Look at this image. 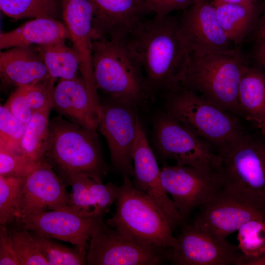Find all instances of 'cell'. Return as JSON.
Wrapping results in <instances>:
<instances>
[{"label": "cell", "instance_id": "obj_8", "mask_svg": "<svg viewBox=\"0 0 265 265\" xmlns=\"http://www.w3.org/2000/svg\"><path fill=\"white\" fill-rule=\"evenodd\" d=\"M154 135L156 147L163 158L174 160L178 165L217 170L219 156L215 149L168 113L157 118Z\"/></svg>", "mask_w": 265, "mask_h": 265}, {"label": "cell", "instance_id": "obj_18", "mask_svg": "<svg viewBox=\"0 0 265 265\" xmlns=\"http://www.w3.org/2000/svg\"><path fill=\"white\" fill-rule=\"evenodd\" d=\"M178 18L181 34L191 52L237 47L232 45L221 27L212 0H195Z\"/></svg>", "mask_w": 265, "mask_h": 265}, {"label": "cell", "instance_id": "obj_22", "mask_svg": "<svg viewBox=\"0 0 265 265\" xmlns=\"http://www.w3.org/2000/svg\"><path fill=\"white\" fill-rule=\"evenodd\" d=\"M70 39L64 23L60 20L35 18L18 27L0 34V49L32 45H47L61 40Z\"/></svg>", "mask_w": 265, "mask_h": 265}, {"label": "cell", "instance_id": "obj_15", "mask_svg": "<svg viewBox=\"0 0 265 265\" xmlns=\"http://www.w3.org/2000/svg\"><path fill=\"white\" fill-rule=\"evenodd\" d=\"M132 159L134 187L154 203L174 230L182 224L181 218L173 201L162 186L160 169L143 130L137 132Z\"/></svg>", "mask_w": 265, "mask_h": 265}, {"label": "cell", "instance_id": "obj_36", "mask_svg": "<svg viewBox=\"0 0 265 265\" xmlns=\"http://www.w3.org/2000/svg\"><path fill=\"white\" fill-rule=\"evenodd\" d=\"M155 17L164 18L178 10H186L195 0H143Z\"/></svg>", "mask_w": 265, "mask_h": 265}, {"label": "cell", "instance_id": "obj_16", "mask_svg": "<svg viewBox=\"0 0 265 265\" xmlns=\"http://www.w3.org/2000/svg\"><path fill=\"white\" fill-rule=\"evenodd\" d=\"M65 186L43 158L26 177L16 220L45 211L66 209L70 193Z\"/></svg>", "mask_w": 265, "mask_h": 265}, {"label": "cell", "instance_id": "obj_28", "mask_svg": "<svg viewBox=\"0 0 265 265\" xmlns=\"http://www.w3.org/2000/svg\"><path fill=\"white\" fill-rule=\"evenodd\" d=\"M26 177L0 175V223L6 226L16 220Z\"/></svg>", "mask_w": 265, "mask_h": 265}, {"label": "cell", "instance_id": "obj_40", "mask_svg": "<svg viewBox=\"0 0 265 265\" xmlns=\"http://www.w3.org/2000/svg\"><path fill=\"white\" fill-rule=\"evenodd\" d=\"M255 33L258 42L265 40V11L258 22Z\"/></svg>", "mask_w": 265, "mask_h": 265}, {"label": "cell", "instance_id": "obj_44", "mask_svg": "<svg viewBox=\"0 0 265 265\" xmlns=\"http://www.w3.org/2000/svg\"><path fill=\"white\" fill-rule=\"evenodd\" d=\"M258 62L264 67H265V59L260 58L257 59Z\"/></svg>", "mask_w": 265, "mask_h": 265}, {"label": "cell", "instance_id": "obj_7", "mask_svg": "<svg viewBox=\"0 0 265 265\" xmlns=\"http://www.w3.org/2000/svg\"><path fill=\"white\" fill-rule=\"evenodd\" d=\"M217 152L222 189L265 208V144L245 134Z\"/></svg>", "mask_w": 265, "mask_h": 265}, {"label": "cell", "instance_id": "obj_26", "mask_svg": "<svg viewBox=\"0 0 265 265\" xmlns=\"http://www.w3.org/2000/svg\"><path fill=\"white\" fill-rule=\"evenodd\" d=\"M52 106L34 112L26 125L18 152L35 162L43 157L49 134L50 111Z\"/></svg>", "mask_w": 265, "mask_h": 265}, {"label": "cell", "instance_id": "obj_39", "mask_svg": "<svg viewBox=\"0 0 265 265\" xmlns=\"http://www.w3.org/2000/svg\"><path fill=\"white\" fill-rule=\"evenodd\" d=\"M238 265H265V252L256 256L242 254Z\"/></svg>", "mask_w": 265, "mask_h": 265}, {"label": "cell", "instance_id": "obj_5", "mask_svg": "<svg viewBox=\"0 0 265 265\" xmlns=\"http://www.w3.org/2000/svg\"><path fill=\"white\" fill-rule=\"evenodd\" d=\"M167 92V113L216 151L245 134L234 116L195 92L177 87Z\"/></svg>", "mask_w": 265, "mask_h": 265}, {"label": "cell", "instance_id": "obj_2", "mask_svg": "<svg viewBox=\"0 0 265 265\" xmlns=\"http://www.w3.org/2000/svg\"><path fill=\"white\" fill-rule=\"evenodd\" d=\"M247 65L240 47L222 51H192L176 87L191 90L225 111L240 115L238 90Z\"/></svg>", "mask_w": 265, "mask_h": 265}, {"label": "cell", "instance_id": "obj_11", "mask_svg": "<svg viewBox=\"0 0 265 265\" xmlns=\"http://www.w3.org/2000/svg\"><path fill=\"white\" fill-rule=\"evenodd\" d=\"M135 107L111 98L101 105L98 127L107 143L114 166L129 176L133 175L132 152L140 122Z\"/></svg>", "mask_w": 265, "mask_h": 265}, {"label": "cell", "instance_id": "obj_27", "mask_svg": "<svg viewBox=\"0 0 265 265\" xmlns=\"http://www.w3.org/2000/svg\"><path fill=\"white\" fill-rule=\"evenodd\" d=\"M1 11L18 20L47 18L59 20L62 18L61 0H0Z\"/></svg>", "mask_w": 265, "mask_h": 265}, {"label": "cell", "instance_id": "obj_32", "mask_svg": "<svg viewBox=\"0 0 265 265\" xmlns=\"http://www.w3.org/2000/svg\"><path fill=\"white\" fill-rule=\"evenodd\" d=\"M9 231L20 265H48L31 232L23 228Z\"/></svg>", "mask_w": 265, "mask_h": 265}, {"label": "cell", "instance_id": "obj_4", "mask_svg": "<svg viewBox=\"0 0 265 265\" xmlns=\"http://www.w3.org/2000/svg\"><path fill=\"white\" fill-rule=\"evenodd\" d=\"M43 158L64 183L75 175L85 174L102 180L106 174L97 132L60 116L49 121Z\"/></svg>", "mask_w": 265, "mask_h": 265}, {"label": "cell", "instance_id": "obj_43", "mask_svg": "<svg viewBox=\"0 0 265 265\" xmlns=\"http://www.w3.org/2000/svg\"><path fill=\"white\" fill-rule=\"evenodd\" d=\"M257 126L261 131L265 135V120L260 124L257 125Z\"/></svg>", "mask_w": 265, "mask_h": 265}, {"label": "cell", "instance_id": "obj_41", "mask_svg": "<svg viewBox=\"0 0 265 265\" xmlns=\"http://www.w3.org/2000/svg\"><path fill=\"white\" fill-rule=\"evenodd\" d=\"M255 54L257 59H265V40L258 42Z\"/></svg>", "mask_w": 265, "mask_h": 265}, {"label": "cell", "instance_id": "obj_21", "mask_svg": "<svg viewBox=\"0 0 265 265\" xmlns=\"http://www.w3.org/2000/svg\"><path fill=\"white\" fill-rule=\"evenodd\" d=\"M0 77L5 86H31L51 76L35 46L16 47L0 53Z\"/></svg>", "mask_w": 265, "mask_h": 265}, {"label": "cell", "instance_id": "obj_20", "mask_svg": "<svg viewBox=\"0 0 265 265\" xmlns=\"http://www.w3.org/2000/svg\"><path fill=\"white\" fill-rule=\"evenodd\" d=\"M52 109L76 124L97 132L100 116L94 107L82 76L60 80L53 88Z\"/></svg>", "mask_w": 265, "mask_h": 265}, {"label": "cell", "instance_id": "obj_30", "mask_svg": "<svg viewBox=\"0 0 265 265\" xmlns=\"http://www.w3.org/2000/svg\"><path fill=\"white\" fill-rule=\"evenodd\" d=\"M238 231V246L243 255L256 256L265 252V220H250Z\"/></svg>", "mask_w": 265, "mask_h": 265}, {"label": "cell", "instance_id": "obj_6", "mask_svg": "<svg viewBox=\"0 0 265 265\" xmlns=\"http://www.w3.org/2000/svg\"><path fill=\"white\" fill-rule=\"evenodd\" d=\"M115 202V211L107 225L153 248L165 250L177 245V239L163 215L134 187L128 175L119 186Z\"/></svg>", "mask_w": 265, "mask_h": 265}, {"label": "cell", "instance_id": "obj_35", "mask_svg": "<svg viewBox=\"0 0 265 265\" xmlns=\"http://www.w3.org/2000/svg\"><path fill=\"white\" fill-rule=\"evenodd\" d=\"M89 187L94 204L95 212L98 215H103L115 202L119 186L112 183L104 185L101 180L91 177Z\"/></svg>", "mask_w": 265, "mask_h": 265}, {"label": "cell", "instance_id": "obj_45", "mask_svg": "<svg viewBox=\"0 0 265 265\" xmlns=\"http://www.w3.org/2000/svg\"><path fill=\"white\" fill-rule=\"evenodd\" d=\"M264 4H265V0H264Z\"/></svg>", "mask_w": 265, "mask_h": 265}, {"label": "cell", "instance_id": "obj_23", "mask_svg": "<svg viewBox=\"0 0 265 265\" xmlns=\"http://www.w3.org/2000/svg\"><path fill=\"white\" fill-rule=\"evenodd\" d=\"M240 115L258 125L265 120V73L247 65L238 90Z\"/></svg>", "mask_w": 265, "mask_h": 265}, {"label": "cell", "instance_id": "obj_9", "mask_svg": "<svg viewBox=\"0 0 265 265\" xmlns=\"http://www.w3.org/2000/svg\"><path fill=\"white\" fill-rule=\"evenodd\" d=\"M87 262L90 265H157L164 250L146 245L101 220L89 240Z\"/></svg>", "mask_w": 265, "mask_h": 265}, {"label": "cell", "instance_id": "obj_13", "mask_svg": "<svg viewBox=\"0 0 265 265\" xmlns=\"http://www.w3.org/2000/svg\"><path fill=\"white\" fill-rule=\"evenodd\" d=\"M177 245L168 254L176 265H238L242 255L238 246L220 240L193 224L185 225Z\"/></svg>", "mask_w": 265, "mask_h": 265}, {"label": "cell", "instance_id": "obj_3", "mask_svg": "<svg viewBox=\"0 0 265 265\" xmlns=\"http://www.w3.org/2000/svg\"><path fill=\"white\" fill-rule=\"evenodd\" d=\"M92 64L97 89L134 106L153 93L137 55L126 40H92Z\"/></svg>", "mask_w": 265, "mask_h": 265}, {"label": "cell", "instance_id": "obj_38", "mask_svg": "<svg viewBox=\"0 0 265 265\" xmlns=\"http://www.w3.org/2000/svg\"><path fill=\"white\" fill-rule=\"evenodd\" d=\"M0 265H20L6 226L0 225Z\"/></svg>", "mask_w": 265, "mask_h": 265}, {"label": "cell", "instance_id": "obj_14", "mask_svg": "<svg viewBox=\"0 0 265 265\" xmlns=\"http://www.w3.org/2000/svg\"><path fill=\"white\" fill-rule=\"evenodd\" d=\"M103 216H87L67 209L45 211L19 218L22 228L52 239L69 242L87 254V241Z\"/></svg>", "mask_w": 265, "mask_h": 265}, {"label": "cell", "instance_id": "obj_34", "mask_svg": "<svg viewBox=\"0 0 265 265\" xmlns=\"http://www.w3.org/2000/svg\"><path fill=\"white\" fill-rule=\"evenodd\" d=\"M37 162L0 147V175L26 177Z\"/></svg>", "mask_w": 265, "mask_h": 265}, {"label": "cell", "instance_id": "obj_24", "mask_svg": "<svg viewBox=\"0 0 265 265\" xmlns=\"http://www.w3.org/2000/svg\"><path fill=\"white\" fill-rule=\"evenodd\" d=\"M217 17L227 38L235 46H241L252 29L257 15L256 3L214 2Z\"/></svg>", "mask_w": 265, "mask_h": 265}, {"label": "cell", "instance_id": "obj_17", "mask_svg": "<svg viewBox=\"0 0 265 265\" xmlns=\"http://www.w3.org/2000/svg\"><path fill=\"white\" fill-rule=\"evenodd\" d=\"M62 18L80 59V70L90 99L98 113L99 102L92 64L93 7L89 0H61Z\"/></svg>", "mask_w": 265, "mask_h": 265}, {"label": "cell", "instance_id": "obj_33", "mask_svg": "<svg viewBox=\"0 0 265 265\" xmlns=\"http://www.w3.org/2000/svg\"><path fill=\"white\" fill-rule=\"evenodd\" d=\"M26 125L4 106H0V147L18 151Z\"/></svg>", "mask_w": 265, "mask_h": 265}, {"label": "cell", "instance_id": "obj_19", "mask_svg": "<svg viewBox=\"0 0 265 265\" xmlns=\"http://www.w3.org/2000/svg\"><path fill=\"white\" fill-rule=\"evenodd\" d=\"M93 7L92 40L127 39L151 13L143 0H89Z\"/></svg>", "mask_w": 265, "mask_h": 265}, {"label": "cell", "instance_id": "obj_29", "mask_svg": "<svg viewBox=\"0 0 265 265\" xmlns=\"http://www.w3.org/2000/svg\"><path fill=\"white\" fill-rule=\"evenodd\" d=\"M32 233L48 265H82L87 263V254L77 247H69L52 238Z\"/></svg>", "mask_w": 265, "mask_h": 265}, {"label": "cell", "instance_id": "obj_10", "mask_svg": "<svg viewBox=\"0 0 265 265\" xmlns=\"http://www.w3.org/2000/svg\"><path fill=\"white\" fill-rule=\"evenodd\" d=\"M160 180L166 192L171 196L184 223L193 210L219 191L222 179L218 170H204L175 164L160 169Z\"/></svg>", "mask_w": 265, "mask_h": 265}, {"label": "cell", "instance_id": "obj_31", "mask_svg": "<svg viewBox=\"0 0 265 265\" xmlns=\"http://www.w3.org/2000/svg\"><path fill=\"white\" fill-rule=\"evenodd\" d=\"M90 177L85 174H78L70 177L65 182V185L72 187L70 201L66 209L85 215L100 216L95 212L89 187Z\"/></svg>", "mask_w": 265, "mask_h": 265}, {"label": "cell", "instance_id": "obj_12", "mask_svg": "<svg viewBox=\"0 0 265 265\" xmlns=\"http://www.w3.org/2000/svg\"><path fill=\"white\" fill-rule=\"evenodd\" d=\"M199 207L192 224L220 240L250 220H265V208L222 189Z\"/></svg>", "mask_w": 265, "mask_h": 265}, {"label": "cell", "instance_id": "obj_37", "mask_svg": "<svg viewBox=\"0 0 265 265\" xmlns=\"http://www.w3.org/2000/svg\"><path fill=\"white\" fill-rule=\"evenodd\" d=\"M4 106L25 124L30 121L34 114L27 104L20 87L17 88L10 96Z\"/></svg>", "mask_w": 265, "mask_h": 265}, {"label": "cell", "instance_id": "obj_1", "mask_svg": "<svg viewBox=\"0 0 265 265\" xmlns=\"http://www.w3.org/2000/svg\"><path fill=\"white\" fill-rule=\"evenodd\" d=\"M140 60L153 91L175 88L190 51L181 34L178 18H145L126 39Z\"/></svg>", "mask_w": 265, "mask_h": 265}, {"label": "cell", "instance_id": "obj_25", "mask_svg": "<svg viewBox=\"0 0 265 265\" xmlns=\"http://www.w3.org/2000/svg\"><path fill=\"white\" fill-rule=\"evenodd\" d=\"M65 41L35 45L50 76L56 80L74 79L80 69V59L77 51L68 46Z\"/></svg>", "mask_w": 265, "mask_h": 265}, {"label": "cell", "instance_id": "obj_42", "mask_svg": "<svg viewBox=\"0 0 265 265\" xmlns=\"http://www.w3.org/2000/svg\"><path fill=\"white\" fill-rule=\"evenodd\" d=\"M214 2L229 3L252 4L256 3L257 0H212Z\"/></svg>", "mask_w": 265, "mask_h": 265}]
</instances>
